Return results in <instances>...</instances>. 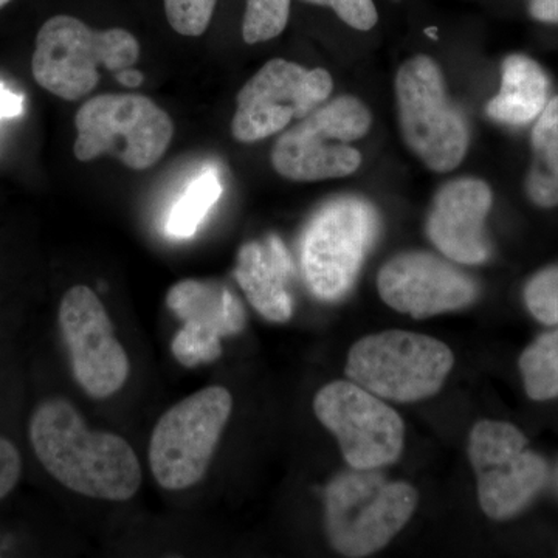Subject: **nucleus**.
<instances>
[{
	"label": "nucleus",
	"mask_w": 558,
	"mask_h": 558,
	"mask_svg": "<svg viewBox=\"0 0 558 558\" xmlns=\"http://www.w3.org/2000/svg\"><path fill=\"white\" fill-rule=\"evenodd\" d=\"M231 409L229 389L208 387L159 418L149 444L150 470L159 486L183 490L204 478Z\"/></svg>",
	"instance_id": "nucleus-8"
},
{
	"label": "nucleus",
	"mask_w": 558,
	"mask_h": 558,
	"mask_svg": "<svg viewBox=\"0 0 558 558\" xmlns=\"http://www.w3.org/2000/svg\"><path fill=\"white\" fill-rule=\"evenodd\" d=\"M314 410L318 421L339 439L351 469L377 470L398 461L402 453V418L352 380L332 381L319 389Z\"/></svg>",
	"instance_id": "nucleus-12"
},
{
	"label": "nucleus",
	"mask_w": 558,
	"mask_h": 558,
	"mask_svg": "<svg viewBox=\"0 0 558 558\" xmlns=\"http://www.w3.org/2000/svg\"><path fill=\"white\" fill-rule=\"evenodd\" d=\"M328 70L304 69L296 62H266L236 97L231 132L241 143H255L310 116L332 94Z\"/></svg>",
	"instance_id": "nucleus-11"
},
{
	"label": "nucleus",
	"mask_w": 558,
	"mask_h": 558,
	"mask_svg": "<svg viewBox=\"0 0 558 558\" xmlns=\"http://www.w3.org/2000/svg\"><path fill=\"white\" fill-rule=\"evenodd\" d=\"M11 0H0V9H3V7L7 5V3H10Z\"/></svg>",
	"instance_id": "nucleus-31"
},
{
	"label": "nucleus",
	"mask_w": 558,
	"mask_h": 558,
	"mask_svg": "<svg viewBox=\"0 0 558 558\" xmlns=\"http://www.w3.org/2000/svg\"><path fill=\"white\" fill-rule=\"evenodd\" d=\"M417 506L410 484L384 478L376 470L337 476L326 488V526L333 548L366 557L385 548L409 523Z\"/></svg>",
	"instance_id": "nucleus-3"
},
{
	"label": "nucleus",
	"mask_w": 558,
	"mask_h": 558,
	"mask_svg": "<svg viewBox=\"0 0 558 558\" xmlns=\"http://www.w3.org/2000/svg\"><path fill=\"white\" fill-rule=\"evenodd\" d=\"M292 259L279 238L264 242H248L238 253V284L264 318L284 323L292 317V296L288 284L292 275Z\"/></svg>",
	"instance_id": "nucleus-16"
},
{
	"label": "nucleus",
	"mask_w": 558,
	"mask_h": 558,
	"mask_svg": "<svg viewBox=\"0 0 558 558\" xmlns=\"http://www.w3.org/2000/svg\"><path fill=\"white\" fill-rule=\"evenodd\" d=\"M538 337L521 354L520 369L529 398H558V325Z\"/></svg>",
	"instance_id": "nucleus-21"
},
{
	"label": "nucleus",
	"mask_w": 558,
	"mask_h": 558,
	"mask_svg": "<svg viewBox=\"0 0 558 558\" xmlns=\"http://www.w3.org/2000/svg\"><path fill=\"white\" fill-rule=\"evenodd\" d=\"M371 113L354 97L323 102L275 143L271 165L281 178L293 182H319L354 174L362 154L351 143L365 137Z\"/></svg>",
	"instance_id": "nucleus-5"
},
{
	"label": "nucleus",
	"mask_w": 558,
	"mask_h": 558,
	"mask_svg": "<svg viewBox=\"0 0 558 558\" xmlns=\"http://www.w3.org/2000/svg\"><path fill=\"white\" fill-rule=\"evenodd\" d=\"M529 13L539 22L558 24V0H529Z\"/></svg>",
	"instance_id": "nucleus-29"
},
{
	"label": "nucleus",
	"mask_w": 558,
	"mask_h": 558,
	"mask_svg": "<svg viewBox=\"0 0 558 558\" xmlns=\"http://www.w3.org/2000/svg\"><path fill=\"white\" fill-rule=\"evenodd\" d=\"M377 230L376 211L355 197L329 202L312 218L301 245V266L318 299L336 301L347 295Z\"/></svg>",
	"instance_id": "nucleus-9"
},
{
	"label": "nucleus",
	"mask_w": 558,
	"mask_h": 558,
	"mask_svg": "<svg viewBox=\"0 0 558 558\" xmlns=\"http://www.w3.org/2000/svg\"><path fill=\"white\" fill-rule=\"evenodd\" d=\"M172 31L189 38L204 35L213 20L218 0H163Z\"/></svg>",
	"instance_id": "nucleus-24"
},
{
	"label": "nucleus",
	"mask_w": 558,
	"mask_h": 558,
	"mask_svg": "<svg viewBox=\"0 0 558 558\" xmlns=\"http://www.w3.org/2000/svg\"><path fill=\"white\" fill-rule=\"evenodd\" d=\"M219 337L205 330L191 328L183 325V328L175 333L171 349L180 365L186 368H194L202 363H211L222 354V344Z\"/></svg>",
	"instance_id": "nucleus-23"
},
{
	"label": "nucleus",
	"mask_w": 558,
	"mask_h": 558,
	"mask_svg": "<svg viewBox=\"0 0 558 558\" xmlns=\"http://www.w3.org/2000/svg\"><path fill=\"white\" fill-rule=\"evenodd\" d=\"M220 196H222V183L218 172L205 171L199 178L194 179L171 209L167 222L168 233L179 240L193 236L207 218L209 209L218 204Z\"/></svg>",
	"instance_id": "nucleus-20"
},
{
	"label": "nucleus",
	"mask_w": 558,
	"mask_h": 558,
	"mask_svg": "<svg viewBox=\"0 0 558 558\" xmlns=\"http://www.w3.org/2000/svg\"><path fill=\"white\" fill-rule=\"evenodd\" d=\"M116 78L121 86L128 87V89H137L145 81V75L137 69L126 68L116 72Z\"/></svg>",
	"instance_id": "nucleus-30"
},
{
	"label": "nucleus",
	"mask_w": 558,
	"mask_h": 558,
	"mask_svg": "<svg viewBox=\"0 0 558 558\" xmlns=\"http://www.w3.org/2000/svg\"><path fill=\"white\" fill-rule=\"evenodd\" d=\"M20 451L9 439L0 438V499L7 497L21 478Z\"/></svg>",
	"instance_id": "nucleus-27"
},
{
	"label": "nucleus",
	"mask_w": 558,
	"mask_h": 558,
	"mask_svg": "<svg viewBox=\"0 0 558 558\" xmlns=\"http://www.w3.org/2000/svg\"><path fill=\"white\" fill-rule=\"evenodd\" d=\"M526 447L523 433L508 422L481 421L470 433L480 505L490 519L517 515L545 486L548 464Z\"/></svg>",
	"instance_id": "nucleus-10"
},
{
	"label": "nucleus",
	"mask_w": 558,
	"mask_h": 558,
	"mask_svg": "<svg viewBox=\"0 0 558 558\" xmlns=\"http://www.w3.org/2000/svg\"><path fill=\"white\" fill-rule=\"evenodd\" d=\"M549 80L537 62L510 54L502 62L501 87L487 105V116L498 123L523 126L538 119L548 105Z\"/></svg>",
	"instance_id": "nucleus-18"
},
{
	"label": "nucleus",
	"mask_w": 558,
	"mask_h": 558,
	"mask_svg": "<svg viewBox=\"0 0 558 558\" xmlns=\"http://www.w3.org/2000/svg\"><path fill=\"white\" fill-rule=\"evenodd\" d=\"M140 58V44L124 28L94 31L68 14L50 17L36 36L33 78L65 101H78L100 83V69L119 72Z\"/></svg>",
	"instance_id": "nucleus-2"
},
{
	"label": "nucleus",
	"mask_w": 558,
	"mask_h": 558,
	"mask_svg": "<svg viewBox=\"0 0 558 558\" xmlns=\"http://www.w3.org/2000/svg\"><path fill=\"white\" fill-rule=\"evenodd\" d=\"M73 154L80 161L112 156L124 167L145 171L165 156L174 123L150 98L105 94L84 102L75 116Z\"/></svg>",
	"instance_id": "nucleus-4"
},
{
	"label": "nucleus",
	"mask_w": 558,
	"mask_h": 558,
	"mask_svg": "<svg viewBox=\"0 0 558 558\" xmlns=\"http://www.w3.org/2000/svg\"><path fill=\"white\" fill-rule=\"evenodd\" d=\"M529 312L543 325H558V267L535 275L524 289Z\"/></svg>",
	"instance_id": "nucleus-25"
},
{
	"label": "nucleus",
	"mask_w": 558,
	"mask_h": 558,
	"mask_svg": "<svg viewBox=\"0 0 558 558\" xmlns=\"http://www.w3.org/2000/svg\"><path fill=\"white\" fill-rule=\"evenodd\" d=\"M22 110H24V97L14 94L5 87V84L0 83V120L21 116Z\"/></svg>",
	"instance_id": "nucleus-28"
},
{
	"label": "nucleus",
	"mask_w": 558,
	"mask_h": 558,
	"mask_svg": "<svg viewBox=\"0 0 558 558\" xmlns=\"http://www.w3.org/2000/svg\"><path fill=\"white\" fill-rule=\"evenodd\" d=\"M31 439L44 469L75 494L128 501L142 486V465L130 444L113 433L90 432L69 400L38 407Z\"/></svg>",
	"instance_id": "nucleus-1"
},
{
	"label": "nucleus",
	"mask_w": 558,
	"mask_h": 558,
	"mask_svg": "<svg viewBox=\"0 0 558 558\" xmlns=\"http://www.w3.org/2000/svg\"><path fill=\"white\" fill-rule=\"evenodd\" d=\"M381 300L414 318L462 310L478 295L473 279L428 253H403L389 259L377 278Z\"/></svg>",
	"instance_id": "nucleus-14"
},
{
	"label": "nucleus",
	"mask_w": 558,
	"mask_h": 558,
	"mask_svg": "<svg viewBox=\"0 0 558 558\" xmlns=\"http://www.w3.org/2000/svg\"><path fill=\"white\" fill-rule=\"evenodd\" d=\"M527 196L535 205H558V97L548 101L532 130V165L526 180Z\"/></svg>",
	"instance_id": "nucleus-19"
},
{
	"label": "nucleus",
	"mask_w": 558,
	"mask_h": 558,
	"mask_svg": "<svg viewBox=\"0 0 558 558\" xmlns=\"http://www.w3.org/2000/svg\"><path fill=\"white\" fill-rule=\"evenodd\" d=\"M403 138L429 170H454L469 149V128L447 97L442 72L425 54L411 58L396 76Z\"/></svg>",
	"instance_id": "nucleus-7"
},
{
	"label": "nucleus",
	"mask_w": 558,
	"mask_h": 558,
	"mask_svg": "<svg viewBox=\"0 0 558 558\" xmlns=\"http://www.w3.org/2000/svg\"><path fill=\"white\" fill-rule=\"evenodd\" d=\"M312 5L328 7L349 27L360 32H368L379 21L374 0H303Z\"/></svg>",
	"instance_id": "nucleus-26"
},
{
	"label": "nucleus",
	"mask_w": 558,
	"mask_h": 558,
	"mask_svg": "<svg viewBox=\"0 0 558 558\" xmlns=\"http://www.w3.org/2000/svg\"><path fill=\"white\" fill-rule=\"evenodd\" d=\"M167 304L183 325L219 339L240 333L247 319L240 299L216 281L183 279L168 290Z\"/></svg>",
	"instance_id": "nucleus-17"
},
{
	"label": "nucleus",
	"mask_w": 558,
	"mask_h": 558,
	"mask_svg": "<svg viewBox=\"0 0 558 558\" xmlns=\"http://www.w3.org/2000/svg\"><path fill=\"white\" fill-rule=\"evenodd\" d=\"M556 484H557V488H558V468H557V473H556Z\"/></svg>",
	"instance_id": "nucleus-32"
},
{
	"label": "nucleus",
	"mask_w": 558,
	"mask_h": 558,
	"mask_svg": "<svg viewBox=\"0 0 558 558\" xmlns=\"http://www.w3.org/2000/svg\"><path fill=\"white\" fill-rule=\"evenodd\" d=\"M442 341L407 330H385L349 351V379L380 399L417 402L435 396L453 368Z\"/></svg>",
	"instance_id": "nucleus-6"
},
{
	"label": "nucleus",
	"mask_w": 558,
	"mask_h": 558,
	"mask_svg": "<svg viewBox=\"0 0 558 558\" xmlns=\"http://www.w3.org/2000/svg\"><path fill=\"white\" fill-rule=\"evenodd\" d=\"M492 207V191L478 179H459L436 196L427 222L433 244L459 264H481L490 255L484 222Z\"/></svg>",
	"instance_id": "nucleus-15"
},
{
	"label": "nucleus",
	"mask_w": 558,
	"mask_h": 558,
	"mask_svg": "<svg viewBox=\"0 0 558 558\" xmlns=\"http://www.w3.org/2000/svg\"><path fill=\"white\" fill-rule=\"evenodd\" d=\"M60 326L73 374L87 395L106 399L123 388L130 376V359L94 290L87 286L68 290L61 301Z\"/></svg>",
	"instance_id": "nucleus-13"
},
{
	"label": "nucleus",
	"mask_w": 558,
	"mask_h": 558,
	"mask_svg": "<svg viewBox=\"0 0 558 558\" xmlns=\"http://www.w3.org/2000/svg\"><path fill=\"white\" fill-rule=\"evenodd\" d=\"M290 0H247L242 38L245 43H266L277 38L288 27Z\"/></svg>",
	"instance_id": "nucleus-22"
}]
</instances>
